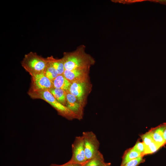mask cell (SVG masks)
Segmentation results:
<instances>
[{
    "label": "cell",
    "mask_w": 166,
    "mask_h": 166,
    "mask_svg": "<svg viewBox=\"0 0 166 166\" xmlns=\"http://www.w3.org/2000/svg\"><path fill=\"white\" fill-rule=\"evenodd\" d=\"M87 85L86 82H73L71 83L68 91L83 104V100L87 90Z\"/></svg>",
    "instance_id": "9"
},
{
    "label": "cell",
    "mask_w": 166,
    "mask_h": 166,
    "mask_svg": "<svg viewBox=\"0 0 166 166\" xmlns=\"http://www.w3.org/2000/svg\"><path fill=\"white\" fill-rule=\"evenodd\" d=\"M143 157V156H140L120 166H138L140 164L145 162V159Z\"/></svg>",
    "instance_id": "19"
},
{
    "label": "cell",
    "mask_w": 166,
    "mask_h": 166,
    "mask_svg": "<svg viewBox=\"0 0 166 166\" xmlns=\"http://www.w3.org/2000/svg\"><path fill=\"white\" fill-rule=\"evenodd\" d=\"M105 162L103 154L99 151L93 157L88 160L83 166H101Z\"/></svg>",
    "instance_id": "15"
},
{
    "label": "cell",
    "mask_w": 166,
    "mask_h": 166,
    "mask_svg": "<svg viewBox=\"0 0 166 166\" xmlns=\"http://www.w3.org/2000/svg\"><path fill=\"white\" fill-rule=\"evenodd\" d=\"M85 46L82 45L78 46L75 50L63 53L62 57L65 70L90 68L95 63L93 58L85 51Z\"/></svg>",
    "instance_id": "1"
},
{
    "label": "cell",
    "mask_w": 166,
    "mask_h": 166,
    "mask_svg": "<svg viewBox=\"0 0 166 166\" xmlns=\"http://www.w3.org/2000/svg\"><path fill=\"white\" fill-rule=\"evenodd\" d=\"M49 90L57 100L66 106V96L67 91L61 89L53 87Z\"/></svg>",
    "instance_id": "12"
},
{
    "label": "cell",
    "mask_w": 166,
    "mask_h": 166,
    "mask_svg": "<svg viewBox=\"0 0 166 166\" xmlns=\"http://www.w3.org/2000/svg\"><path fill=\"white\" fill-rule=\"evenodd\" d=\"M82 136L84 140L86 158L89 160L99 151L100 143L96 134L92 131L83 132Z\"/></svg>",
    "instance_id": "4"
},
{
    "label": "cell",
    "mask_w": 166,
    "mask_h": 166,
    "mask_svg": "<svg viewBox=\"0 0 166 166\" xmlns=\"http://www.w3.org/2000/svg\"><path fill=\"white\" fill-rule=\"evenodd\" d=\"M49 62L57 71L58 75L63 74L65 70L64 62L63 59H56L53 56L47 57Z\"/></svg>",
    "instance_id": "14"
},
{
    "label": "cell",
    "mask_w": 166,
    "mask_h": 166,
    "mask_svg": "<svg viewBox=\"0 0 166 166\" xmlns=\"http://www.w3.org/2000/svg\"><path fill=\"white\" fill-rule=\"evenodd\" d=\"M163 137L164 142L166 144V127L165 129L163 134Z\"/></svg>",
    "instance_id": "22"
},
{
    "label": "cell",
    "mask_w": 166,
    "mask_h": 166,
    "mask_svg": "<svg viewBox=\"0 0 166 166\" xmlns=\"http://www.w3.org/2000/svg\"><path fill=\"white\" fill-rule=\"evenodd\" d=\"M101 166H111V163H110L105 162Z\"/></svg>",
    "instance_id": "23"
},
{
    "label": "cell",
    "mask_w": 166,
    "mask_h": 166,
    "mask_svg": "<svg viewBox=\"0 0 166 166\" xmlns=\"http://www.w3.org/2000/svg\"><path fill=\"white\" fill-rule=\"evenodd\" d=\"M161 147L159 144L153 141L145 147V150L143 155L144 156L145 155L154 153Z\"/></svg>",
    "instance_id": "17"
},
{
    "label": "cell",
    "mask_w": 166,
    "mask_h": 166,
    "mask_svg": "<svg viewBox=\"0 0 166 166\" xmlns=\"http://www.w3.org/2000/svg\"><path fill=\"white\" fill-rule=\"evenodd\" d=\"M52 81L53 87L61 89L66 91H68L71 84V83L63 74L58 75Z\"/></svg>",
    "instance_id": "11"
},
{
    "label": "cell",
    "mask_w": 166,
    "mask_h": 166,
    "mask_svg": "<svg viewBox=\"0 0 166 166\" xmlns=\"http://www.w3.org/2000/svg\"><path fill=\"white\" fill-rule=\"evenodd\" d=\"M72 156L69 160L75 163L84 164L86 159L84 142L82 136H76L72 145Z\"/></svg>",
    "instance_id": "5"
},
{
    "label": "cell",
    "mask_w": 166,
    "mask_h": 166,
    "mask_svg": "<svg viewBox=\"0 0 166 166\" xmlns=\"http://www.w3.org/2000/svg\"><path fill=\"white\" fill-rule=\"evenodd\" d=\"M166 127V122L163 123L156 127L151 128L149 130L154 141L162 147L166 144L163 137L164 132Z\"/></svg>",
    "instance_id": "10"
},
{
    "label": "cell",
    "mask_w": 166,
    "mask_h": 166,
    "mask_svg": "<svg viewBox=\"0 0 166 166\" xmlns=\"http://www.w3.org/2000/svg\"><path fill=\"white\" fill-rule=\"evenodd\" d=\"M31 85L30 89L33 90H49L53 87L52 81L44 73L31 76Z\"/></svg>",
    "instance_id": "6"
},
{
    "label": "cell",
    "mask_w": 166,
    "mask_h": 166,
    "mask_svg": "<svg viewBox=\"0 0 166 166\" xmlns=\"http://www.w3.org/2000/svg\"><path fill=\"white\" fill-rule=\"evenodd\" d=\"M48 62V64L44 73L46 77L52 81L56 78L58 74L56 70L54 68L49 60Z\"/></svg>",
    "instance_id": "16"
},
{
    "label": "cell",
    "mask_w": 166,
    "mask_h": 166,
    "mask_svg": "<svg viewBox=\"0 0 166 166\" xmlns=\"http://www.w3.org/2000/svg\"><path fill=\"white\" fill-rule=\"evenodd\" d=\"M142 156H143L142 154L135 151L132 148H130L124 152L122 157V161L120 165Z\"/></svg>",
    "instance_id": "13"
},
{
    "label": "cell",
    "mask_w": 166,
    "mask_h": 166,
    "mask_svg": "<svg viewBox=\"0 0 166 166\" xmlns=\"http://www.w3.org/2000/svg\"><path fill=\"white\" fill-rule=\"evenodd\" d=\"M28 94L33 99H40L45 101L53 106L59 114L68 120L74 119L79 120L78 117L68 107L57 100L48 90L30 89Z\"/></svg>",
    "instance_id": "2"
},
{
    "label": "cell",
    "mask_w": 166,
    "mask_h": 166,
    "mask_svg": "<svg viewBox=\"0 0 166 166\" xmlns=\"http://www.w3.org/2000/svg\"><path fill=\"white\" fill-rule=\"evenodd\" d=\"M85 164H82L75 163L69 161L68 162L62 164L58 165L53 164L50 165L49 166H83Z\"/></svg>",
    "instance_id": "21"
},
{
    "label": "cell",
    "mask_w": 166,
    "mask_h": 166,
    "mask_svg": "<svg viewBox=\"0 0 166 166\" xmlns=\"http://www.w3.org/2000/svg\"><path fill=\"white\" fill-rule=\"evenodd\" d=\"M48 62L47 58H44L36 53L30 52L25 55L21 61V65L32 76L44 73Z\"/></svg>",
    "instance_id": "3"
},
{
    "label": "cell",
    "mask_w": 166,
    "mask_h": 166,
    "mask_svg": "<svg viewBox=\"0 0 166 166\" xmlns=\"http://www.w3.org/2000/svg\"><path fill=\"white\" fill-rule=\"evenodd\" d=\"M140 136L145 147L154 141L151 133L149 130L145 133L141 135Z\"/></svg>",
    "instance_id": "18"
},
{
    "label": "cell",
    "mask_w": 166,
    "mask_h": 166,
    "mask_svg": "<svg viewBox=\"0 0 166 166\" xmlns=\"http://www.w3.org/2000/svg\"><path fill=\"white\" fill-rule=\"evenodd\" d=\"M132 148L135 151L142 154L143 155L145 150V146L142 142L138 141Z\"/></svg>",
    "instance_id": "20"
},
{
    "label": "cell",
    "mask_w": 166,
    "mask_h": 166,
    "mask_svg": "<svg viewBox=\"0 0 166 166\" xmlns=\"http://www.w3.org/2000/svg\"><path fill=\"white\" fill-rule=\"evenodd\" d=\"M66 106L77 115L79 120L82 118L84 104L69 91L66 94Z\"/></svg>",
    "instance_id": "8"
},
{
    "label": "cell",
    "mask_w": 166,
    "mask_h": 166,
    "mask_svg": "<svg viewBox=\"0 0 166 166\" xmlns=\"http://www.w3.org/2000/svg\"><path fill=\"white\" fill-rule=\"evenodd\" d=\"M89 69V68H88L71 70H65L63 75L71 83L86 82Z\"/></svg>",
    "instance_id": "7"
},
{
    "label": "cell",
    "mask_w": 166,
    "mask_h": 166,
    "mask_svg": "<svg viewBox=\"0 0 166 166\" xmlns=\"http://www.w3.org/2000/svg\"></svg>",
    "instance_id": "24"
}]
</instances>
